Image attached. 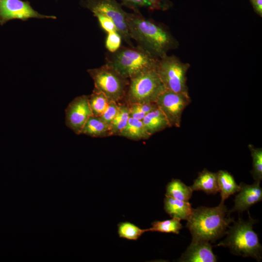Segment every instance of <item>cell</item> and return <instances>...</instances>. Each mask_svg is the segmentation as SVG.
<instances>
[{
  "label": "cell",
  "mask_w": 262,
  "mask_h": 262,
  "mask_svg": "<svg viewBox=\"0 0 262 262\" xmlns=\"http://www.w3.org/2000/svg\"><path fill=\"white\" fill-rule=\"evenodd\" d=\"M118 111L110 124L112 135H119L125 127L130 118V110L128 104L124 101L118 103Z\"/></svg>",
  "instance_id": "7402d4cb"
},
{
  "label": "cell",
  "mask_w": 262,
  "mask_h": 262,
  "mask_svg": "<svg viewBox=\"0 0 262 262\" xmlns=\"http://www.w3.org/2000/svg\"><path fill=\"white\" fill-rule=\"evenodd\" d=\"M252 6L257 14L262 15V0H250Z\"/></svg>",
  "instance_id": "4dcf8cb0"
},
{
  "label": "cell",
  "mask_w": 262,
  "mask_h": 262,
  "mask_svg": "<svg viewBox=\"0 0 262 262\" xmlns=\"http://www.w3.org/2000/svg\"><path fill=\"white\" fill-rule=\"evenodd\" d=\"M248 213L247 220L239 217L237 221H234L233 226H229L226 231L225 239L215 246L228 247L234 255L251 257L259 262L262 258V247L253 229L257 221Z\"/></svg>",
  "instance_id": "3957f363"
},
{
  "label": "cell",
  "mask_w": 262,
  "mask_h": 262,
  "mask_svg": "<svg viewBox=\"0 0 262 262\" xmlns=\"http://www.w3.org/2000/svg\"><path fill=\"white\" fill-rule=\"evenodd\" d=\"M129 80L124 99L128 104L155 102L166 89L155 68L144 71Z\"/></svg>",
  "instance_id": "5b68a950"
},
{
  "label": "cell",
  "mask_w": 262,
  "mask_h": 262,
  "mask_svg": "<svg viewBox=\"0 0 262 262\" xmlns=\"http://www.w3.org/2000/svg\"><path fill=\"white\" fill-rule=\"evenodd\" d=\"M210 242L205 241H192L179 262H215L216 256L213 251Z\"/></svg>",
  "instance_id": "4fadbf2b"
},
{
  "label": "cell",
  "mask_w": 262,
  "mask_h": 262,
  "mask_svg": "<svg viewBox=\"0 0 262 262\" xmlns=\"http://www.w3.org/2000/svg\"><path fill=\"white\" fill-rule=\"evenodd\" d=\"M31 18L56 19V17L40 14L32 8L28 1L0 0V25L13 19L26 21Z\"/></svg>",
  "instance_id": "30bf717a"
},
{
  "label": "cell",
  "mask_w": 262,
  "mask_h": 262,
  "mask_svg": "<svg viewBox=\"0 0 262 262\" xmlns=\"http://www.w3.org/2000/svg\"><path fill=\"white\" fill-rule=\"evenodd\" d=\"M66 126L75 134H81L82 130L90 116L93 115L88 96L82 95L74 98L65 110Z\"/></svg>",
  "instance_id": "8fae6325"
},
{
  "label": "cell",
  "mask_w": 262,
  "mask_h": 262,
  "mask_svg": "<svg viewBox=\"0 0 262 262\" xmlns=\"http://www.w3.org/2000/svg\"><path fill=\"white\" fill-rule=\"evenodd\" d=\"M130 35L138 47L153 56L160 59L179 43L166 27L144 16L139 11L127 13Z\"/></svg>",
  "instance_id": "6da1fadb"
},
{
  "label": "cell",
  "mask_w": 262,
  "mask_h": 262,
  "mask_svg": "<svg viewBox=\"0 0 262 262\" xmlns=\"http://www.w3.org/2000/svg\"><path fill=\"white\" fill-rule=\"evenodd\" d=\"M94 16L97 18L101 28L107 33L117 31L115 24L110 18L99 14L94 15Z\"/></svg>",
  "instance_id": "f546056e"
},
{
  "label": "cell",
  "mask_w": 262,
  "mask_h": 262,
  "mask_svg": "<svg viewBox=\"0 0 262 262\" xmlns=\"http://www.w3.org/2000/svg\"><path fill=\"white\" fill-rule=\"evenodd\" d=\"M106 64L129 80L147 69L155 68L159 59L140 47L121 46L113 53L109 52Z\"/></svg>",
  "instance_id": "277c9868"
},
{
  "label": "cell",
  "mask_w": 262,
  "mask_h": 262,
  "mask_svg": "<svg viewBox=\"0 0 262 262\" xmlns=\"http://www.w3.org/2000/svg\"><path fill=\"white\" fill-rule=\"evenodd\" d=\"M180 219L172 217L170 219L163 221H155L151 223V227L147 229V231H155L163 233H172L178 234L182 228Z\"/></svg>",
  "instance_id": "603a6c76"
},
{
  "label": "cell",
  "mask_w": 262,
  "mask_h": 262,
  "mask_svg": "<svg viewBox=\"0 0 262 262\" xmlns=\"http://www.w3.org/2000/svg\"><path fill=\"white\" fill-rule=\"evenodd\" d=\"M248 147L252 159L251 174L255 181H261L262 180V149L252 144H249Z\"/></svg>",
  "instance_id": "484cf974"
},
{
  "label": "cell",
  "mask_w": 262,
  "mask_h": 262,
  "mask_svg": "<svg viewBox=\"0 0 262 262\" xmlns=\"http://www.w3.org/2000/svg\"><path fill=\"white\" fill-rule=\"evenodd\" d=\"M164 210L172 217L187 220L193 208L189 201H184L165 196L164 200Z\"/></svg>",
  "instance_id": "9a60e30c"
},
{
  "label": "cell",
  "mask_w": 262,
  "mask_h": 262,
  "mask_svg": "<svg viewBox=\"0 0 262 262\" xmlns=\"http://www.w3.org/2000/svg\"><path fill=\"white\" fill-rule=\"evenodd\" d=\"M84 7L94 15L99 14L112 20L122 40L129 46H134L132 42L127 23V12L116 0H84Z\"/></svg>",
  "instance_id": "ba28073f"
},
{
  "label": "cell",
  "mask_w": 262,
  "mask_h": 262,
  "mask_svg": "<svg viewBox=\"0 0 262 262\" xmlns=\"http://www.w3.org/2000/svg\"><path fill=\"white\" fill-rule=\"evenodd\" d=\"M130 116L140 120L150 112L158 108L156 102L137 103L128 104Z\"/></svg>",
  "instance_id": "4316f807"
},
{
  "label": "cell",
  "mask_w": 262,
  "mask_h": 262,
  "mask_svg": "<svg viewBox=\"0 0 262 262\" xmlns=\"http://www.w3.org/2000/svg\"><path fill=\"white\" fill-rule=\"evenodd\" d=\"M217 182L221 196V203L231 195L237 193L240 186L236 182L232 175L226 170H220L217 172Z\"/></svg>",
  "instance_id": "ac0fdd59"
},
{
  "label": "cell",
  "mask_w": 262,
  "mask_h": 262,
  "mask_svg": "<svg viewBox=\"0 0 262 262\" xmlns=\"http://www.w3.org/2000/svg\"><path fill=\"white\" fill-rule=\"evenodd\" d=\"M124 6L134 11L145 8L150 10H166L171 6L168 0H120Z\"/></svg>",
  "instance_id": "44dd1931"
},
{
  "label": "cell",
  "mask_w": 262,
  "mask_h": 262,
  "mask_svg": "<svg viewBox=\"0 0 262 262\" xmlns=\"http://www.w3.org/2000/svg\"><path fill=\"white\" fill-rule=\"evenodd\" d=\"M260 181H255L252 184L241 182L240 189L234 200L233 208L229 211L239 213L247 210L250 207L262 200V189Z\"/></svg>",
  "instance_id": "7c38bea8"
},
{
  "label": "cell",
  "mask_w": 262,
  "mask_h": 262,
  "mask_svg": "<svg viewBox=\"0 0 262 262\" xmlns=\"http://www.w3.org/2000/svg\"><path fill=\"white\" fill-rule=\"evenodd\" d=\"M122 40V37L117 31L107 33L105 46L108 52L113 53L117 50L121 46Z\"/></svg>",
  "instance_id": "83f0119b"
},
{
  "label": "cell",
  "mask_w": 262,
  "mask_h": 262,
  "mask_svg": "<svg viewBox=\"0 0 262 262\" xmlns=\"http://www.w3.org/2000/svg\"><path fill=\"white\" fill-rule=\"evenodd\" d=\"M156 103L165 116L170 127L180 126L182 113L190 103L189 94L176 93L165 89L157 98Z\"/></svg>",
  "instance_id": "9c48e42d"
},
{
  "label": "cell",
  "mask_w": 262,
  "mask_h": 262,
  "mask_svg": "<svg viewBox=\"0 0 262 262\" xmlns=\"http://www.w3.org/2000/svg\"><path fill=\"white\" fill-rule=\"evenodd\" d=\"M118 136L134 141L146 140L151 136L147 131L142 120L131 117Z\"/></svg>",
  "instance_id": "d6986e66"
},
{
  "label": "cell",
  "mask_w": 262,
  "mask_h": 262,
  "mask_svg": "<svg viewBox=\"0 0 262 262\" xmlns=\"http://www.w3.org/2000/svg\"><path fill=\"white\" fill-rule=\"evenodd\" d=\"M118 233L120 238L130 240H137L147 229H142L136 225L129 222H120L118 224Z\"/></svg>",
  "instance_id": "d4e9b609"
},
{
  "label": "cell",
  "mask_w": 262,
  "mask_h": 262,
  "mask_svg": "<svg viewBox=\"0 0 262 262\" xmlns=\"http://www.w3.org/2000/svg\"><path fill=\"white\" fill-rule=\"evenodd\" d=\"M87 72L94 81L95 89L103 93L110 101H124L129 80L105 64Z\"/></svg>",
  "instance_id": "8992f818"
},
{
  "label": "cell",
  "mask_w": 262,
  "mask_h": 262,
  "mask_svg": "<svg viewBox=\"0 0 262 262\" xmlns=\"http://www.w3.org/2000/svg\"><path fill=\"white\" fill-rule=\"evenodd\" d=\"M142 121L147 131L150 136L170 128L165 116L159 108L147 114Z\"/></svg>",
  "instance_id": "e0dca14e"
},
{
  "label": "cell",
  "mask_w": 262,
  "mask_h": 262,
  "mask_svg": "<svg viewBox=\"0 0 262 262\" xmlns=\"http://www.w3.org/2000/svg\"><path fill=\"white\" fill-rule=\"evenodd\" d=\"M93 137H104L112 136L110 125L100 116L91 115L86 121L81 134Z\"/></svg>",
  "instance_id": "2e32d148"
},
{
  "label": "cell",
  "mask_w": 262,
  "mask_h": 262,
  "mask_svg": "<svg viewBox=\"0 0 262 262\" xmlns=\"http://www.w3.org/2000/svg\"><path fill=\"white\" fill-rule=\"evenodd\" d=\"M190 65L175 55H164L159 59L156 70L166 89L189 94L186 74Z\"/></svg>",
  "instance_id": "52a82bcc"
},
{
  "label": "cell",
  "mask_w": 262,
  "mask_h": 262,
  "mask_svg": "<svg viewBox=\"0 0 262 262\" xmlns=\"http://www.w3.org/2000/svg\"><path fill=\"white\" fill-rule=\"evenodd\" d=\"M229 214L224 203L220 202L214 207L200 206L193 209L186 225L192 240L215 242L226 234L229 224L234 221Z\"/></svg>",
  "instance_id": "7a4b0ae2"
},
{
  "label": "cell",
  "mask_w": 262,
  "mask_h": 262,
  "mask_svg": "<svg viewBox=\"0 0 262 262\" xmlns=\"http://www.w3.org/2000/svg\"><path fill=\"white\" fill-rule=\"evenodd\" d=\"M193 192L190 186L186 185L179 179H173L166 186L165 196L181 201H189Z\"/></svg>",
  "instance_id": "ffe728a7"
},
{
  "label": "cell",
  "mask_w": 262,
  "mask_h": 262,
  "mask_svg": "<svg viewBox=\"0 0 262 262\" xmlns=\"http://www.w3.org/2000/svg\"><path fill=\"white\" fill-rule=\"evenodd\" d=\"M88 100L93 115L98 116L101 115L110 101L103 93L95 88L88 96Z\"/></svg>",
  "instance_id": "cb8c5ba5"
},
{
  "label": "cell",
  "mask_w": 262,
  "mask_h": 262,
  "mask_svg": "<svg viewBox=\"0 0 262 262\" xmlns=\"http://www.w3.org/2000/svg\"><path fill=\"white\" fill-rule=\"evenodd\" d=\"M118 109V103L113 101H110L107 108L100 117L104 121L110 125L117 113Z\"/></svg>",
  "instance_id": "f1b7e54d"
},
{
  "label": "cell",
  "mask_w": 262,
  "mask_h": 262,
  "mask_svg": "<svg viewBox=\"0 0 262 262\" xmlns=\"http://www.w3.org/2000/svg\"><path fill=\"white\" fill-rule=\"evenodd\" d=\"M193 191H202L207 194H216L219 192L217 182V174L204 169L198 173V177L190 186Z\"/></svg>",
  "instance_id": "5bb4252c"
}]
</instances>
